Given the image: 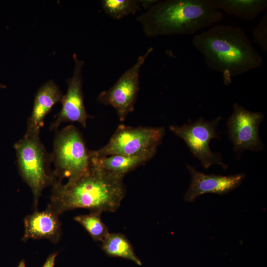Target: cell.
I'll use <instances>...</instances> for the list:
<instances>
[{
  "label": "cell",
  "mask_w": 267,
  "mask_h": 267,
  "mask_svg": "<svg viewBox=\"0 0 267 267\" xmlns=\"http://www.w3.org/2000/svg\"><path fill=\"white\" fill-rule=\"evenodd\" d=\"M164 134V127L120 125L105 145L96 150H89L90 157L136 155L156 152Z\"/></svg>",
  "instance_id": "obj_6"
},
{
  "label": "cell",
  "mask_w": 267,
  "mask_h": 267,
  "mask_svg": "<svg viewBox=\"0 0 267 267\" xmlns=\"http://www.w3.org/2000/svg\"><path fill=\"white\" fill-rule=\"evenodd\" d=\"M63 94L53 81L44 83L38 90L31 115L27 121L26 135L40 136L44 120L57 103L61 101Z\"/></svg>",
  "instance_id": "obj_13"
},
{
  "label": "cell",
  "mask_w": 267,
  "mask_h": 267,
  "mask_svg": "<svg viewBox=\"0 0 267 267\" xmlns=\"http://www.w3.org/2000/svg\"><path fill=\"white\" fill-rule=\"evenodd\" d=\"M222 18L211 0H158L136 17L145 35L150 38L192 34Z\"/></svg>",
  "instance_id": "obj_3"
},
{
  "label": "cell",
  "mask_w": 267,
  "mask_h": 267,
  "mask_svg": "<svg viewBox=\"0 0 267 267\" xmlns=\"http://www.w3.org/2000/svg\"><path fill=\"white\" fill-rule=\"evenodd\" d=\"M59 215L50 204L42 211L35 209L24 219V231L22 240L26 242L30 239H46L57 243L62 234Z\"/></svg>",
  "instance_id": "obj_12"
},
{
  "label": "cell",
  "mask_w": 267,
  "mask_h": 267,
  "mask_svg": "<svg viewBox=\"0 0 267 267\" xmlns=\"http://www.w3.org/2000/svg\"><path fill=\"white\" fill-rule=\"evenodd\" d=\"M2 86H3L2 85H1L0 84V88L2 87Z\"/></svg>",
  "instance_id": "obj_23"
},
{
  "label": "cell",
  "mask_w": 267,
  "mask_h": 267,
  "mask_svg": "<svg viewBox=\"0 0 267 267\" xmlns=\"http://www.w3.org/2000/svg\"><path fill=\"white\" fill-rule=\"evenodd\" d=\"M156 152H150L136 155L90 157V163L105 172L124 177L127 173L150 160Z\"/></svg>",
  "instance_id": "obj_14"
},
{
  "label": "cell",
  "mask_w": 267,
  "mask_h": 267,
  "mask_svg": "<svg viewBox=\"0 0 267 267\" xmlns=\"http://www.w3.org/2000/svg\"><path fill=\"white\" fill-rule=\"evenodd\" d=\"M194 46L201 53L207 67L222 73L226 85L231 78L260 67L261 56L243 30L227 25H216L195 35Z\"/></svg>",
  "instance_id": "obj_1"
},
{
  "label": "cell",
  "mask_w": 267,
  "mask_h": 267,
  "mask_svg": "<svg viewBox=\"0 0 267 267\" xmlns=\"http://www.w3.org/2000/svg\"><path fill=\"white\" fill-rule=\"evenodd\" d=\"M152 50L153 48L150 47L139 56L136 62L109 89L101 91L98 96L97 100L100 103L115 109L121 122L134 110L139 90L140 70Z\"/></svg>",
  "instance_id": "obj_8"
},
{
  "label": "cell",
  "mask_w": 267,
  "mask_h": 267,
  "mask_svg": "<svg viewBox=\"0 0 267 267\" xmlns=\"http://www.w3.org/2000/svg\"><path fill=\"white\" fill-rule=\"evenodd\" d=\"M254 41L265 51H267V13L253 30Z\"/></svg>",
  "instance_id": "obj_19"
},
{
  "label": "cell",
  "mask_w": 267,
  "mask_h": 267,
  "mask_svg": "<svg viewBox=\"0 0 267 267\" xmlns=\"http://www.w3.org/2000/svg\"><path fill=\"white\" fill-rule=\"evenodd\" d=\"M191 176V182L184 195L185 201L193 202L200 195L206 193L223 195L239 187L245 178L244 173L222 176L207 175L198 171L195 167L186 164Z\"/></svg>",
  "instance_id": "obj_11"
},
{
  "label": "cell",
  "mask_w": 267,
  "mask_h": 267,
  "mask_svg": "<svg viewBox=\"0 0 267 267\" xmlns=\"http://www.w3.org/2000/svg\"><path fill=\"white\" fill-rule=\"evenodd\" d=\"M97 212L75 216L74 220L80 224L95 241L101 242L110 233Z\"/></svg>",
  "instance_id": "obj_17"
},
{
  "label": "cell",
  "mask_w": 267,
  "mask_h": 267,
  "mask_svg": "<svg viewBox=\"0 0 267 267\" xmlns=\"http://www.w3.org/2000/svg\"><path fill=\"white\" fill-rule=\"evenodd\" d=\"M58 253L54 252L51 253L46 259L45 263L42 267H54L55 265V261Z\"/></svg>",
  "instance_id": "obj_20"
},
{
  "label": "cell",
  "mask_w": 267,
  "mask_h": 267,
  "mask_svg": "<svg viewBox=\"0 0 267 267\" xmlns=\"http://www.w3.org/2000/svg\"><path fill=\"white\" fill-rule=\"evenodd\" d=\"M101 4L104 12L115 20L135 14L141 6L139 0H102Z\"/></svg>",
  "instance_id": "obj_18"
},
{
  "label": "cell",
  "mask_w": 267,
  "mask_h": 267,
  "mask_svg": "<svg viewBox=\"0 0 267 267\" xmlns=\"http://www.w3.org/2000/svg\"><path fill=\"white\" fill-rule=\"evenodd\" d=\"M157 1V0H139L141 6L146 10Z\"/></svg>",
  "instance_id": "obj_21"
},
{
  "label": "cell",
  "mask_w": 267,
  "mask_h": 267,
  "mask_svg": "<svg viewBox=\"0 0 267 267\" xmlns=\"http://www.w3.org/2000/svg\"><path fill=\"white\" fill-rule=\"evenodd\" d=\"M123 178L90 165L86 172L65 184L56 181L52 185L49 204L59 215L77 208L115 212L125 194Z\"/></svg>",
  "instance_id": "obj_2"
},
{
  "label": "cell",
  "mask_w": 267,
  "mask_h": 267,
  "mask_svg": "<svg viewBox=\"0 0 267 267\" xmlns=\"http://www.w3.org/2000/svg\"><path fill=\"white\" fill-rule=\"evenodd\" d=\"M264 118L263 113L252 112L237 103L233 104V112L226 126L228 135L235 152L246 150L260 151L265 146L260 138L259 127Z\"/></svg>",
  "instance_id": "obj_9"
},
{
  "label": "cell",
  "mask_w": 267,
  "mask_h": 267,
  "mask_svg": "<svg viewBox=\"0 0 267 267\" xmlns=\"http://www.w3.org/2000/svg\"><path fill=\"white\" fill-rule=\"evenodd\" d=\"M17 267H26L25 263L24 260H22L20 261Z\"/></svg>",
  "instance_id": "obj_22"
},
{
  "label": "cell",
  "mask_w": 267,
  "mask_h": 267,
  "mask_svg": "<svg viewBox=\"0 0 267 267\" xmlns=\"http://www.w3.org/2000/svg\"><path fill=\"white\" fill-rule=\"evenodd\" d=\"M101 243L102 250L108 256L129 260L138 266L142 265L132 244L124 234L109 233L101 241Z\"/></svg>",
  "instance_id": "obj_16"
},
{
  "label": "cell",
  "mask_w": 267,
  "mask_h": 267,
  "mask_svg": "<svg viewBox=\"0 0 267 267\" xmlns=\"http://www.w3.org/2000/svg\"><path fill=\"white\" fill-rule=\"evenodd\" d=\"M51 155L54 174L59 181L65 178H75L90 167L89 150L80 131L72 125L56 133Z\"/></svg>",
  "instance_id": "obj_5"
},
{
  "label": "cell",
  "mask_w": 267,
  "mask_h": 267,
  "mask_svg": "<svg viewBox=\"0 0 267 267\" xmlns=\"http://www.w3.org/2000/svg\"><path fill=\"white\" fill-rule=\"evenodd\" d=\"M218 116L211 121L200 117L192 122L189 119L187 124L181 126L171 125L170 130L176 136L182 139L194 157L198 159L205 169L211 165L221 166L226 170L228 166L223 162L221 153L213 152L210 147L213 139H220L217 128L222 119Z\"/></svg>",
  "instance_id": "obj_7"
},
{
  "label": "cell",
  "mask_w": 267,
  "mask_h": 267,
  "mask_svg": "<svg viewBox=\"0 0 267 267\" xmlns=\"http://www.w3.org/2000/svg\"><path fill=\"white\" fill-rule=\"evenodd\" d=\"M73 74L67 80L68 89L61 101L62 108L50 124V131H55L61 124L69 122L78 123L86 128L87 119L91 117L86 112L84 102L82 70L84 62L79 59L76 54H73Z\"/></svg>",
  "instance_id": "obj_10"
},
{
  "label": "cell",
  "mask_w": 267,
  "mask_h": 267,
  "mask_svg": "<svg viewBox=\"0 0 267 267\" xmlns=\"http://www.w3.org/2000/svg\"><path fill=\"white\" fill-rule=\"evenodd\" d=\"M214 7L227 14L250 21L267 7L266 0H211Z\"/></svg>",
  "instance_id": "obj_15"
},
{
  "label": "cell",
  "mask_w": 267,
  "mask_h": 267,
  "mask_svg": "<svg viewBox=\"0 0 267 267\" xmlns=\"http://www.w3.org/2000/svg\"><path fill=\"white\" fill-rule=\"evenodd\" d=\"M19 173L30 187L37 209L43 190L57 180L50 168L51 153L46 150L40 136L25 135L14 145Z\"/></svg>",
  "instance_id": "obj_4"
}]
</instances>
